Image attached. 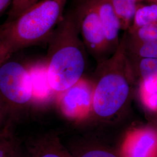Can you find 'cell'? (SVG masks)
Masks as SVG:
<instances>
[{
    "label": "cell",
    "mask_w": 157,
    "mask_h": 157,
    "mask_svg": "<svg viewBox=\"0 0 157 157\" xmlns=\"http://www.w3.org/2000/svg\"><path fill=\"white\" fill-rule=\"evenodd\" d=\"M139 89L151 93H157V74L139 81Z\"/></svg>",
    "instance_id": "20"
},
{
    "label": "cell",
    "mask_w": 157,
    "mask_h": 157,
    "mask_svg": "<svg viewBox=\"0 0 157 157\" xmlns=\"http://www.w3.org/2000/svg\"><path fill=\"white\" fill-rule=\"evenodd\" d=\"M12 0H0V17L10 7Z\"/></svg>",
    "instance_id": "23"
},
{
    "label": "cell",
    "mask_w": 157,
    "mask_h": 157,
    "mask_svg": "<svg viewBox=\"0 0 157 157\" xmlns=\"http://www.w3.org/2000/svg\"><path fill=\"white\" fill-rule=\"evenodd\" d=\"M150 24H157V5L139 3L133 22L128 31Z\"/></svg>",
    "instance_id": "14"
},
{
    "label": "cell",
    "mask_w": 157,
    "mask_h": 157,
    "mask_svg": "<svg viewBox=\"0 0 157 157\" xmlns=\"http://www.w3.org/2000/svg\"><path fill=\"white\" fill-rule=\"evenodd\" d=\"M155 129H157V119H156V121H155V124L153 126Z\"/></svg>",
    "instance_id": "26"
},
{
    "label": "cell",
    "mask_w": 157,
    "mask_h": 157,
    "mask_svg": "<svg viewBox=\"0 0 157 157\" xmlns=\"http://www.w3.org/2000/svg\"><path fill=\"white\" fill-rule=\"evenodd\" d=\"M125 41L126 33L112 55L98 62L92 80V118L100 122H115L124 114L130 102L136 78L126 51Z\"/></svg>",
    "instance_id": "1"
},
{
    "label": "cell",
    "mask_w": 157,
    "mask_h": 157,
    "mask_svg": "<svg viewBox=\"0 0 157 157\" xmlns=\"http://www.w3.org/2000/svg\"><path fill=\"white\" fill-rule=\"evenodd\" d=\"M73 157H121L117 150L98 143H84L70 151Z\"/></svg>",
    "instance_id": "12"
},
{
    "label": "cell",
    "mask_w": 157,
    "mask_h": 157,
    "mask_svg": "<svg viewBox=\"0 0 157 157\" xmlns=\"http://www.w3.org/2000/svg\"><path fill=\"white\" fill-rule=\"evenodd\" d=\"M126 33L128 39L139 42L157 41V24L143 26Z\"/></svg>",
    "instance_id": "17"
},
{
    "label": "cell",
    "mask_w": 157,
    "mask_h": 157,
    "mask_svg": "<svg viewBox=\"0 0 157 157\" xmlns=\"http://www.w3.org/2000/svg\"><path fill=\"white\" fill-rule=\"evenodd\" d=\"M104 30L108 44L112 53L120 43L121 23L111 0H93Z\"/></svg>",
    "instance_id": "9"
},
{
    "label": "cell",
    "mask_w": 157,
    "mask_h": 157,
    "mask_svg": "<svg viewBox=\"0 0 157 157\" xmlns=\"http://www.w3.org/2000/svg\"><path fill=\"white\" fill-rule=\"evenodd\" d=\"M25 153L27 157H73L54 134L40 136L30 141Z\"/></svg>",
    "instance_id": "10"
},
{
    "label": "cell",
    "mask_w": 157,
    "mask_h": 157,
    "mask_svg": "<svg viewBox=\"0 0 157 157\" xmlns=\"http://www.w3.org/2000/svg\"><path fill=\"white\" fill-rule=\"evenodd\" d=\"M94 84L82 78L67 90L58 93L56 103L62 116L76 123L92 118Z\"/></svg>",
    "instance_id": "6"
},
{
    "label": "cell",
    "mask_w": 157,
    "mask_h": 157,
    "mask_svg": "<svg viewBox=\"0 0 157 157\" xmlns=\"http://www.w3.org/2000/svg\"><path fill=\"white\" fill-rule=\"evenodd\" d=\"M19 146L10 125L0 132V157H13Z\"/></svg>",
    "instance_id": "16"
},
{
    "label": "cell",
    "mask_w": 157,
    "mask_h": 157,
    "mask_svg": "<svg viewBox=\"0 0 157 157\" xmlns=\"http://www.w3.org/2000/svg\"><path fill=\"white\" fill-rule=\"evenodd\" d=\"M139 97L143 106L148 112L157 113V93H151L139 89Z\"/></svg>",
    "instance_id": "19"
},
{
    "label": "cell",
    "mask_w": 157,
    "mask_h": 157,
    "mask_svg": "<svg viewBox=\"0 0 157 157\" xmlns=\"http://www.w3.org/2000/svg\"><path fill=\"white\" fill-rule=\"evenodd\" d=\"M45 62L51 86L57 94L76 83L86 67V49L75 11L63 15L48 41Z\"/></svg>",
    "instance_id": "2"
},
{
    "label": "cell",
    "mask_w": 157,
    "mask_h": 157,
    "mask_svg": "<svg viewBox=\"0 0 157 157\" xmlns=\"http://www.w3.org/2000/svg\"><path fill=\"white\" fill-rule=\"evenodd\" d=\"M125 47L129 57L157 58V41H135L128 39L126 33Z\"/></svg>",
    "instance_id": "13"
},
{
    "label": "cell",
    "mask_w": 157,
    "mask_h": 157,
    "mask_svg": "<svg viewBox=\"0 0 157 157\" xmlns=\"http://www.w3.org/2000/svg\"><path fill=\"white\" fill-rule=\"evenodd\" d=\"M135 78L139 81L157 74V58L129 57Z\"/></svg>",
    "instance_id": "15"
},
{
    "label": "cell",
    "mask_w": 157,
    "mask_h": 157,
    "mask_svg": "<svg viewBox=\"0 0 157 157\" xmlns=\"http://www.w3.org/2000/svg\"><path fill=\"white\" fill-rule=\"evenodd\" d=\"M32 95V107L44 108L56 101L58 94L48 80L45 61L29 66Z\"/></svg>",
    "instance_id": "8"
},
{
    "label": "cell",
    "mask_w": 157,
    "mask_h": 157,
    "mask_svg": "<svg viewBox=\"0 0 157 157\" xmlns=\"http://www.w3.org/2000/svg\"><path fill=\"white\" fill-rule=\"evenodd\" d=\"M6 114L4 111V109L0 102V132L4 129L6 126L9 125L6 123Z\"/></svg>",
    "instance_id": "22"
},
{
    "label": "cell",
    "mask_w": 157,
    "mask_h": 157,
    "mask_svg": "<svg viewBox=\"0 0 157 157\" xmlns=\"http://www.w3.org/2000/svg\"><path fill=\"white\" fill-rule=\"evenodd\" d=\"M0 102L10 122L32 107L28 67L11 58L0 65Z\"/></svg>",
    "instance_id": "4"
},
{
    "label": "cell",
    "mask_w": 157,
    "mask_h": 157,
    "mask_svg": "<svg viewBox=\"0 0 157 157\" xmlns=\"http://www.w3.org/2000/svg\"><path fill=\"white\" fill-rule=\"evenodd\" d=\"M121 157H157V130L153 126L129 129L117 150Z\"/></svg>",
    "instance_id": "7"
},
{
    "label": "cell",
    "mask_w": 157,
    "mask_h": 157,
    "mask_svg": "<svg viewBox=\"0 0 157 157\" xmlns=\"http://www.w3.org/2000/svg\"><path fill=\"white\" fill-rule=\"evenodd\" d=\"M79 33L86 49L97 62L112 55L93 0H86L75 11Z\"/></svg>",
    "instance_id": "5"
},
{
    "label": "cell",
    "mask_w": 157,
    "mask_h": 157,
    "mask_svg": "<svg viewBox=\"0 0 157 157\" xmlns=\"http://www.w3.org/2000/svg\"><path fill=\"white\" fill-rule=\"evenodd\" d=\"M67 0H39L0 26V38L14 54L48 41L63 17Z\"/></svg>",
    "instance_id": "3"
},
{
    "label": "cell",
    "mask_w": 157,
    "mask_h": 157,
    "mask_svg": "<svg viewBox=\"0 0 157 157\" xmlns=\"http://www.w3.org/2000/svg\"><path fill=\"white\" fill-rule=\"evenodd\" d=\"M13 54L8 46L0 38V65L11 58Z\"/></svg>",
    "instance_id": "21"
},
{
    "label": "cell",
    "mask_w": 157,
    "mask_h": 157,
    "mask_svg": "<svg viewBox=\"0 0 157 157\" xmlns=\"http://www.w3.org/2000/svg\"><path fill=\"white\" fill-rule=\"evenodd\" d=\"M39 1V0H12L8 19L6 22L11 21L19 16L23 12Z\"/></svg>",
    "instance_id": "18"
},
{
    "label": "cell",
    "mask_w": 157,
    "mask_h": 157,
    "mask_svg": "<svg viewBox=\"0 0 157 157\" xmlns=\"http://www.w3.org/2000/svg\"><path fill=\"white\" fill-rule=\"evenodd\" d=\"M13 157H27V155H26L25 152L23 151L21 148L19 146V148H17V151L15 152V153L14 154Z\"/></svg>",
    "instance_id": "24"
},
{
    "label": "cell",
    "mask_w": 157,
    "mask_h": 157,
    "mask_svg": "<svg viewBox=\"0 0 157 157\" xmlns=\"http://www.w3.org/2000/svg\"><path fill=\"white\" fill-rule=\"evenodd\" d=\"M121 23V29L128 30L133 21L139 0H111Z\"/></svg>",
    "instance_id": "11"
},
{
    "label": "cell",
    "mask_w": 157,
    "mask_h": 157,
    "mask_svg": "<svg viewBox=\"0 0 157 157\" xmlns=\"http://www.w3.org/2000/svg\"><path fill=\"white\" fill-rule=\"evenodd\" d=\"M140 1H146L148 4H153L157 5V0H139V2Z\"/></svg>",
    "instance_id": "25"
}]
</instances>
